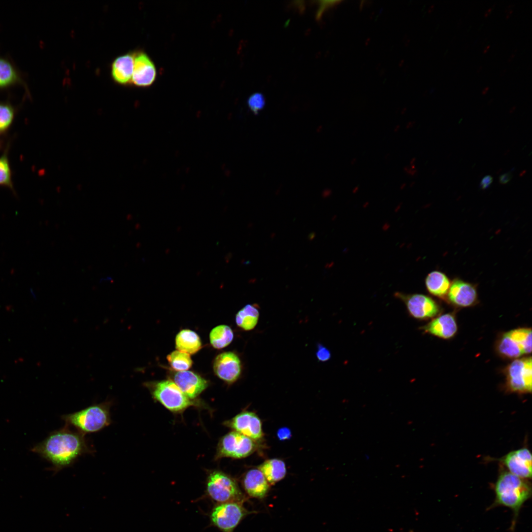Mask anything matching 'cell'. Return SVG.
<instances>
[{"label":"cell","mask_w":532,"mask_h":532,"mask_svg":"<svg viewBox=\"0 0 532 532\" xmlns=\"http://www.w3.org/2000/svg\"><path fill=\"white\" fill-rule=\"evenodd\" d=\"M32 451L49 462L55 473L70 466L79 457L94 452L85 434L66 425L50 433Z\"/></svg>","instance_id":"6da1fadb"},{"label":"cell","mask_w":532,"mask_h":532,"mask_svg":"<svg viewBox=\"0 0 532 532\" xmlns=\"http://www.w3.org/2000/svg\"><path fill=\"white\" fill-rule=\"evenodd\" d=\"M496 498L490 508L503 506L510 508L513 512L512 530L524 503L532 495L531 483L509 472H504L498 477L495 486Z\"/></svg>","instance_id":"7a4b0ae2"},{"label":"cell","mask_w":532,"mask_h":532,"mask_svg":"<svg viewBox=\"0 0 532 532\" xmlns=\"http://www.w3.org/2000/svg\"><path fill=\"white\" fill-rule=\"evenodd\" d=\"M112 404V400H106L79 411L63 415L61 418L66 425L84 434L96 432L111 424L110 408Z\"/></svg>","instance_id":"3957f363"},{"label":"cell","mask_w":532,"mask_h":532,"mask_svg":"<svg viewBox=\"0 0 532 532\" xmlns=\"http://www.w3.org/2000/svg\"><path fill=\"white\" fill-rule=\"evenodd\" d=\"M205 492L206 496L216 503L243 502L245 500L236 481L221 471L210 472L206 479Z\"/></svg>","instance_id":"277c9868"},{"label":"cell","mask_w":532,"mask_h":532,"mask_svg":"<svg viewBox=\"0 0 532 532\" xmlns=\"http://www.w3.org/2000/svg\"><path fill=\"white\" fill-rule=\"evenodd\" d=\"M496 350L505 359H516L532 351V329L520 328L504 332L497 341Z\"/></svg>","instance_id":"5b68a950"},{"label":"cell","mask_w":532,"mask_h":532,"mask_svg":"<svg viewBox=\"0 0 532 532\" xmlns=\"http://www.w3.org/2000/svg\"><path fill=\"white\" fill-rule=\"evenodd\" d=\"M153 398L169 410L180 412L195 405L171 380L145 383Z\"/></svg>","instance_id":"8992f818"},{"label":"cell","mask_w":532,"mask_h":532,"mask_svg":"<svg viewBox=\"0 0 532 532\" xmlns=\"http://www.w3.org/2000/svg\"><path fill=\"white\" fill-rule=\"evenodd\" d=\"M252 513L243 502L231 501L216 503L209 514L210 524L221 532H233L241 521Z\"/></svg>","instance_id":"52a82bcc"},{"label":"cell","mask_w":532,"mask_h":532,"mask_svg":"<svg viewBox=\"0 0 532 532\" xmlns=\"http://www.w3.org/2000/svg\"><path fill=\"white\" fill-rule=\"evenodd\" d=\"M506 384L512 392L531 393L532 383V357L514 359L505 368Z\"/></svg>","instance_id":"ba28073f"},{"label":"cell","mask_w":532,"mask_h":532,"mask_svg":"<svg viewBox=\"0 0 532 532\" xmlns=\"http://www.w3.org/2000/svg\"><path fill=\"white\" fill-rule=\"evenodd\" d=\"M255 440L236 431L225 435L217 447L216 459L229 457L240 459L251 454L256 449Z\"/></svg>","instance_id":"9c48e42d"},{"label":"cell","mask_w":532,"mask_h":532,"mask_svg":"<svg viewBox=\"0 0 532 532\" xmlns=\"http://www.w3.org/2000/svg\"><path fill=\"white\" fill-rule=\"evenodd\" d=\"M395 296L405 304L411 316L417 319H428L439 314V304L429 296L420 294H405L396 293Z\"/></svg>","instance_id":"30bf717a"},{"label":"cell","mask_w":532,"mask_h":532,"mask_svg":"<svg viewBox=\"0 0 532 532\" xmlns=\"http://www.w3.org/2000/svg\"><path fill=\"white\" fill-rule=\"evenodd\" d=\"M446 299L457 307L472 306L478 301L476 286L458 278H455L451 281Z\"/></svg>","instance_id":"8fae6325"},{"label":"cell","mask_w":532,"mask_h":532,"mask_svg":"<svg viewBox=\"0 0 532 532\" xmlns=\"http://www.w3.org/2000/svg\"><path fill=\"white\" fill-rule=\"evenodd\" d=\"M230 427L253 440H260L263 436L262 423L259 417L254 413L243 411L231 420L225 422Z\"/></svg>","instance_id":"7c38bea8"},{"label":"cell","mask_w":532,"mask_h":532,"mask_svg":"<svg viewBox=\"0 0 532 532\" xmlns=\"http://www.w3.org/2000/svg\"><path fill=\"white\" fill-rule=\"evenodd\" d=\"M241 362L238 357L232 352L219 354L213 363V370L221 379L228 383H233L239 378L241 373Z\"/></svg>","instance_id":"4fadbf2b"},{"label":"cell","mask_w":532,"mask_h":532,"mask_svg":"<svg viewBox=\"0 0 532 532\" xmlns=\"http://www.w3.org/2000/svg\"><path fill=\"white\" fill-rule=\"evenodd\" d=\"M157 75L156 67L144 52H134V68L131 84L137 87H148L154 82Z\"/></svg>","instance_id":"5bb4252c"},{"label":"cell","mask_w":532,"mask_h":532,"mask_svg":"<svg viewBox=\"0 0 532 532\" xmlns=\"http://www.w3.org/2000/svg\"><path fill=\"white\" fill-rule=\"evenodd\" d=\"M502 461L511 473L526 479L531 478L532 455L527 448L509 453Z\"/></svg>","instance_id":"9a60e30c"},{"label":"cell","mask_w":532,"mask_h":532,"mask_svg":"<svg viewBox=\"0 0 532 532\" xmlns=\"http://www.w3.org/2000/svg\"><path fill=\"white\" fill-rule=\"evenodd\" d=\"M180 390L190 399L197 397L208 386V382L191 371L177 372L173 381Z\"/></svg>","instance_id":"2e32d148"},{"label":"cell","mask_w":532,"mask_h":532,"mask_svg":"<svg viewBox=\"0 0 532 532\" xmlns=\"http://www.w3.org/2000/svg\"><path fill=\"white\" fill-rule=\"evenodd\" d=\"M458 328L455 316L450 313L436 317L421 328L425 332L444 339L453 338Z\"/></svg>","instance_id":"e0dca14e"},{"label":"cell","mask_w":532,"mask_h":532,"mask_svg":"<svg viewBox=\"0 0 532 532\" xmlns=\"http://www.w3.org/2000/svg\"><path fill=\"white\" fill-rule=\"evenodd\" d=\"M242 483L249 496L259 499L264 498L269 489V484L258 468L248 470L243 477Z\"/></svg>","instance_id":"ac0fdd59"},{"label":"cell","mask_w":532,"mask_h":532,"mask_svg":"<svg viewBox=\"0 0 532 532\" xmlns=\"http://www.w3.org/2000/svg\"><path fill=\"white\" fill-rule=\"evenodd\" d=\"M134 52H129L116 58L111 67L114 81L121 85L131 84L134 68Z\"/></svg>","instance_id":"d6986e66"},{"label":"cell","mask_w":532,"mask_h":532,"mask_svg":"<svg viewBox=\"0 0 532 532\" xmlns=\"http://www.w3.org/2000/svg\"><path fill=\"white\" fill-rule=\"evenodd\" d=\"M451 281L443 272L434 270L429 273L425 279L427 290L432 295L440 299H446Z\"/></svg>","instance_id":"ffe728a7"},{"label":"cell","mask_w":532,"mask_h":532,"mask_svg":"<svg viewBox=\"0 0 532 532\" xmlns=\"http://www.w3.org/2000/svg\"><path fill=\"white\" fill-rule=\"evenodd\" d=\"M175 346L178 351L193 354L200 349L201 342L196 332L185 329L180 331L176 335Z\"/></svg>","instance_id":"44dd1931"},{"label":"cell","mask_w":532,"mask_h":532,"mask_svg":"<svg viewBox=\"0 0 532 532\" xmlns=\"http://www.w3.org/2000/svg\"><path fill=\"white\" fill-rule=\"evenodd\" d=\"M269 484H274L282 480L286 474L285 463L278 459L267 460L258 467Z\"/></svg>","instance_id":"7402d4cb"},{"label":"cell","mask_w":532,"mask_h":532,"mask_svg":"<svg viewBox=\"0 0 532 532\" xmlns=\"http://www.w3.org/2000/svg\"><path fill=\"white\" fill-rule=\"evenodd\" d=\"M259 317L257 308L254 305L247 304L236 314L235 321L238 327L245 331H249L255 327Z\"/></svg>","instance_id":"603a6c76"},{"label":"cell","mask_w":532,"mask_h":532,"mask_svg":"<svg viewBox=\"0 0 532 532\" xmlns=\"http://www.w3.org/2000/svg\"><path fill=\"white\" fill-rule=\"evenodd\" d=\"M233 333L231 328L221 325L213 328L210 332L209 339L212 346L216 349H222L232 341Z\"/></svg>","instance_id":"cb8c5ba5"},{"label":"cell","mask_w":532,"mask_h":532,"mask_svg":"<svg viewBox=\"0 0 532 532\" xmlns=\"http://www.w3.org/2000/svg\"><path fill=\"white\" fill-rule=\"evenodd\" d=\"M18 80V74L11 63L0 58V88L11 86Z\"/></svg>","instance_id":"d4e9b609"},{"label":"cell","mask_w":532,"mask_h":532,"mask_svg":"<svg viewBox=\"0 0 532 532\" xmlns=\"http://www.w3.org/2000/svg\"><path fill=\"white\" fill-rule=\"evenodd\" d=\"M166 358L171 367L178 371L187 370L193 363L190 354L178 350L172 352Z\"/></svg>","instance_id":"484cf974"},{"label":"cell","mask_w":532,"mask_h":532,"mask_svg":"<svg viewBox=\"0 0 532 532\" xmlns=\"http://www.w3.org/2000/svg\"><path fill=\"white\" fill-rule=\"evenodd\" d=\"M14 116L12 106L5 102H0V133L6 132L12 124Z\"/></svg>","instance_id":"4316f807"},{"label":"cell","mask_w":532,"mask_h":532,"mask_svg":"<svg viewBox=\"0 0 532 532\" xmlns=\"http://www.w3.org/2000/svg\"><path fill=\"white\" fill-rule=\"evenodd\" d=\"M0 186H3L13 190L11 180V172L7 153L0 157Z\"/></svg>","instance_id":"83f0119b"},{"label":"cell","mask_w":532,"mask_h":532,"mask_svg":"<svg viewBox=\"0 0 532 532\" xmlns=\"http://www.w3.org/2000/svg\"><path fill=\"white\" fill-rule=\"evenodd\" d=\"M265 103V97L260 93L252 94L247 100L248 106L254 114H258L264 108Z\"/></svg>","instance_id":"f1b7e54d"},{"label":"cell","mask_w":532,"mask_h":532,"mask_svg":"<svg viewBox=\"0 0 532 532\" xmlns=\"http://www.w3.org/2000/svg\"><path fill=\"white\" fill-rule=\"evenodd\" d=\"M338 0H321L318 1L319 7L317 11L316 18L317 20L321 19L324 11L335 4L339 3Z\"/></svg>","instance_id":"f546056e"},{"label":"cell","mask_w":532,"mask_h":532,"mask_svg":"<svg viewBox=\"0 0 532 532\" xmlns=\"http://www.w3.org/2000/svg\"><path fill=\"white\" fill-rule=\"evenodd\" d=\"M316 354L318 359L321 362L327 361L331 358V353L330 351L326 347L321 344H318L317 350Z\"/></svg>","instance_id":"4dcf8cb0"},{"label":"cell","mask_w":532,"mask_h":532,"mask_svg":"<svg viewBox=\"0 0 532 532\" xmlns=\"http://www.w3.org/2000/svg\"><path fill=\"white\" fill-rule=\"evenodd\" d=\"M277 436L281 440H286L291 436V432L289 429L282 428L278 431Z\"/></svg>","instance_id":"1f68e13d"},{"label":"cell","mask_w":532,"mask_h":532,"mask_svg":"<svg viewBox=\"0 0 532 532\" xmlns=\"http://www.w3.org/2000/svg\"><path fill=\"white\" fill-rule=\"evenodd\" d=\"M493 178L490 175H486L484 177L479 184L480 188L482 190H485L489 187L490 185L492 183Z\"/></svg>","instance_id":"d6a6232c"},{"label":"cell","mask_w":532,"mask_h":532,"mask_svg":"<svg viewBox=\"0 0 532 532\" xmlns=\"http://www.w3.org/2000/svg\"><path fill=\"white\" fill-rule=\"evenodd\" d=\"M513 175L511 172H508L500 175L499 178V182L501 184L508 183L512 178Z\"/></svg>","instance_id":"836d02e7"},{"label":"cell","mask_w":532,"mask_h":532,"mask_svg":"<svg viewBox=\"0 0 532 532\" xmlns=\"http://www.w3.org/2000/svg\"><path fill=\"white\" fill-rule=\"evenodd\" d=\"M403 169V171L410 176H414L417 173L416 169H412L410 167V166H405Z\"/></svg>","instance_id":"e575fe53"},{"label":"cell","mask_w":532,"mask_h":532,"mask_svg":"<svg viewBox=\"0 0 532 532\" xmlns=\"http://www.w3.org/2000/svg\"><path fill=\"white\" fill-rule=\"evenodd\" d=\"M514 5L511 4V5H509L507 7V8L505 9V13H506V19H509L510 18V17L511 16V15H512V14L513 13V9L514 8Z\"/></svg>","instance_id":"d590c367"},{"label":"cell","mask_w":532,"mask_h":532,"mask_svg":"<svg viewBox=\"0 0 532 532\" xmlns=\"http://www.w3.org/2000/svg\"><path fill=\"white\" fill-rule=\"evenodd\" d=\"M113 280V278L111 276H107L105 277H101L100 279V283L111 282Z\"/></svg>","instance_id":"8d00e7d4"},{"label":"cell","mask_w":532,"mask_h":532,"mask_svg":"<svg viewBox=\"0 0 532 532\" xmlns=\"http://www.w3.org/2000/svg\"><path fill=\"white\" fill-rule=\"evenodd\" d=\"M415 124V121H410V122H408L407 123V124L406 125L405 128H406V129H409L411 128L412 127H413L414 126Z\"/></svg>","instance_id":"74e56055"},{"label":"cell","mask_w":532,"mask_h":532,"mask_svg":"<svg viewBox=\"0 0 532 532\" xmlns=\"http://www.w3.org/2000/svg\"><path fill=\"white\" fill-rule=\"evenodd\" d=\"M494 6H495V5H494ZM494 6L493 7H492L490 8L489 9H488L485 12V13L484 14L485 17H487L488 16H489V15L491 13V12L492 11V10H493V8L494 7Z\"/></svg>","instance_id":"f35d334b"},{"label":"cell","mask_w":532,"mask_h":532,"mask_svg":"<svg viewBox=\"0 0 532 532\" xmlns=\"http://www.w3.org/2000/svg\"><path fill=\"white\" fill-rule=\"evenodd\" d=\"M516 52H517V49H516L513 51L512 54L510 55V57H509V58L508 59V62H510L513 60V59L514 58V57L515 56V54H516Z\"/></svg>","instance_id":"ab89813d"},{"label":"cell","mask_w":532,"mask_h":532,"mask_svg":"<svg viewBox=\"0 0 532 532\" xmlns=\"http://www.w3.org/2000/svg\"><path fill=\"white\" fill-rule=\"evenodd\" d=\"M489 87H485V88H484V89H483V90H482V95H485V94H486V93H487L488 92V91H489Z\"/></svg>","instance_id":"60d3db41"},{"label":"cell","mask_w":532,"mask_h":532,"mask_svg":"<svg viewBox=\"0 0 532 532\" xmlns=\"http://www.w3.org/2000/svg\"><path fill=\"white\" fill-rule=\"evenodd\" d=\"M400 128V125H397V126H396L395 127V128H394V132H395V133H396V132H398V131H399V130Z\"/></svg>","instance_id":"b9f144b4"},{"label":"cell","mask_w":532,"mask_h":532,"mask_svg":"<svg viewBox=\"0 0 532 532\" xmlns=\"http://www.w3.org/2000/svg\"><path fill=\"white\" fill-rule=\"evenodd\" d=\"M416 158H415V157L412 158L410 161V162H409L410 165H411L414 164L415 162H416Z\"/></svg>","instance_id":"7bdbcfd3"},{"label":"cell","mask_w":532,"mask_h":532,"mask_svg":"<svg viewBox=\"0 0 532 532\" xmlns=\"http://www.w3.org/2000/svg\"><path fill=\"white\" fill-rule=\"evenodd\" d=\"M357 162V159L356 158H353L350 162L351 165H354Z\"/></svg>","instance_id":"ee69618b"},{"label":"cell","mask_w":532,"mask_h":532,"mask_svg":"<svg viewBox=\"0 0 532 532\" xmlns=\"http://www.w3.org/2000/svg\"><path fill=\"white\" fill-rule=\"evenodd\" d=\"M490 47V45H488V46H486V47H485V48H484V49L483 50V53H484V54L488 52V51L489 50Z\"/></svg>","instance_id":"f6af8a7d"},{"label":"cell","mask_w":532,"mask_h":532,"mask_svg":"<svg viewBox=\"0 0 532 532\" xmlns=\"http://www.w3.org/2000/svg\"><path fill=\"white\" fill-rule=\"evenodd\" d=\"M406 183H403L402 184H401V185L400 186V189L401 190H402L406 187Z\"/></svg>","instance_id":"bcb514c9"},{"label":"cell","mask_w":532,"mask_h":532,"mask_svg":"<svg viewBox=\"0 0 532 532\" xmlns=\"http://www.w3.org/2000/svg\"><path fill=\"white\" fill-rule=\"evenodd\" d=\"M359 186H357L355 187V188H354L353 189V192L354 193H356V192H357V191H358V190H359Z\"/></svg>","instance_id":"7dc6e473"},{"label":"cell","mask_w":532,"mask_h":532,"mask_svg":"<svg viewBox=\"0 0 532 532\" xmlns=\"http://www.w3.org/2000/svg\"><path fill=\"white\" fill-rule=\"evenodd\" d=\"M415 181H412V182H411L410 183V184H409V186H410V187H413V186H414L415 185Z\"/></svg>","instance_id":"c3c4849f"},{"label":"cell","mask_w":532,"mask_h":532,"mask_svg":"<svg viewBox=\"0 0 532 532\" xmlns=\"http://www.w3.org/2000/svg\"><path fill=\"white\" fill-rule=\"evenodd\" d=\"M462 24V21L460 20L457 24V27L459 28Z\"/></svg>","instance_id":"681fc988"},{"label":"cell","mask_w":532,"mask_h":532,"mask_svg":"<svg viewBox=\"0 0 532 532\" xmlns=\"http://www.w3.org/2000/svg\"><path fill=\"white\" fill-rule=\"evenodd\" d=\"M482 66H480L479 67V68L478 69V70H477V72L479 73L482 70Z\"/></svg>","instance_id":"f907efd6"},{"label":"cell","mask_w":532,"mask_h":532,"mask_svg":"<svg viewBox=\"0 0 532 532\" xmlns=\"http://www.w3.org/2000/svg\"><path fill=\"white\" fill-rule=\"evenodd\" d=\"M505 72H506V70H503V72H502V73L501 74V75H504V74H505Z\"/></svg>","instance_id":"816d5d0a"},{"label":"cell","mask_w":532,"mask_h":532,"mask_svg":"<svg viewBox=\"0 0 532 532\" xmlns=\"http://www.w3.org/2000/svg\"></svg>","instance_id":"f5cc1de1"},{"label":"cell","mask_w":532,"mask_h":532,"mask_svg":"<svg viewBox=\"0 0 532 532\" xmlns=\"http://www.w3.org/2000/svg\"></svg>","instance_id":"db71d44e"}]
</instances>
